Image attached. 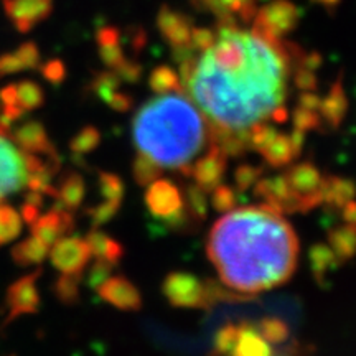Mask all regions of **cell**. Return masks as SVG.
Instances as JSON below:
<instances>
[{"mask_svg": "<svg viewBox=\"0 0 356 356\" xmlns=\"http://www.w3.org/2000/svg\"><path fill=\"white\" fill-rule=\"evenodd\" d=\"M215 43L180 63V83L213 129L248 132L270 119L287 96L293 43L269 42L218 20Z\"/></svg>", "mask_w": 356, "mask_h": 356, "instance_id": "cell-1", "label": "cell"}, {"mask_svg": "<svg viewBox=\"0 0 356 356\" xmlns=\"http://www.w3.org/2000/svg\"><path fill=\"white\" fill-rule=\"evenodd\" d=\"M299 251L296 231L266 203L222 213L207 243L222 286L246 297L286 284L296 273Z\"/></svg>", "mask_w": 356, "mask_h": 356, "instance_id": "cell-2", "label": "cell"}, {"mask_svg": "<svg viewBox=\"0 0 356 356\" xmlns=\"http://www.w3.org/2000/svg\"><path fill=\"white\" fill-rule=\"evenodd\" d=\"M132 136L139 152L188 175L191 162L210 140V126L190 97L175 91L142 104L134 115Z\"/></svg>", "mask_w": 356, "mask_h": 356, "instance_id": "cell-3", "label": "cell"}, {"mask_svg": "<svg viewBox=\"0 0 356 356\" xmlns=\"http://www.w3.org/2000/svg\"><path fill=\"white\" fill-rule=\"evenodd\" d=\"M299 20L300 10L296 3L291 0H273L261 10H256L251 32L269 42H277L291 33Z\"/></svg>", "mask_w": 356, "mask_h": 356, "instance_id": "cell-4", "label": "cell"}, {"mask_svg": "<svg viewBox=\"0 0 356 356\" xmlns=\"http://www.w3.org/2000/svg\"><path fill=\"white\" fill-rule=\"evenodd\" d=\"M162 292L173 307L200 310H210L213 307L207 280H200L190 273L168 274L162 282Z\"/></svg>", "mask_w": 356, "mask_h": 356, "instance_id": "cell-5", "label": "cell"}, {"mask_svg": "<svg viewBox=\"0 0 356 356\" xmlns=\"http://www.w3.org/2000/svg\"><path fill=\"white\" fill-rule=\"evenodd\" d=\"M284 178L291 190L300 198L304 213L314 210L322 204V173L314 163L302 162L286 170Z\"/></svg>", "mask_w": 356, "mask_h": 356, "instance_id": "cell-6", "label": "cell"}, {"mask_svg": "<svg viewBox=\"0 0 356 356\" xmlns=\"http://www.w3.org/2000/svg\"><path fill=\"white\" fill-rule=\"evenodd\" d=\"M26 184L24 152L0 137V202L19 191Z\"/></svg>", "mask_w": 356, "mask_h": 356, "instance_id": "cell-7", "label": "cell"}, {"mask_svg": "<svg viewBox=\"0 0 356 356\" xmlns=\"http://www.w3.org/2000/svg\"><path fill=\"white\" fill-rule=\"evenodd\" d=\"M48 254H50L51 264L61 274H81L91 259V251H89L86 239L68 238V236L58 239L50 248Z\"/></svg>", "mask_w": 356, "mask_h": 356, "instance_id": "cell-8", "label": "cell"}, {"mask_svg": "<svg viewBox=\"0 0 356 356\" xmlns=\"http://www.w3.org/2000/svg\"><path fill=\"white\" fill-rule=\"evenodd\" d=\"M254 197L279 213H304L300 198L291 190L284 175L259 178L254 184Z\"/></svg>", "mask_w": 356, "mask_h": 356, "instance_id": "cell-9", "label": "cell"}, {"mask_svg": "<svg viewBox=\"0 0 356 356\" xmlns=\"http://www.w3.org/2000/svg\"><path fill=\"white\" fill-rule=\"evenodd\" d=\"M40 270L25 275L8 287L6 296V305L8 309L6 323L19 318L20 315L35 314L40 309V293L37 289V279Z\"/></svg>", "mask_w": 356, "mask_h": 356, "instance_id": "cell-10", "label": "cell"}, {"mask_svg": "<svg viewBox=\"0 0 356 356\" xmlns=\"http://www.w3.org/2000/svg\"><path fill=\"white\" fill-rule=\"evenodd\" d=\"M228 157L216 144L210 142L207 154H203L197 162H191L188 177H193L200 188L211 193L213 188L222 184L226 175Z\"/></svg>", "mask_w": 356, "mask_h": 356, "instance_id": "cell-11", "label": "cell"}, {"mask_svg": "<svg viewBox=\"0 0 356 356\" xmlns=\"http://www.w3.org/2000/svg\"><path fill=\"white\" fill-rule=\"evenodd\" d=\"M145 204L155 218L163 221L185 208L180 188L170 180H160V178L147 186Z\"/></svg>", "mask_w": 356, "mask_h": 356, "instance_id": "cell-12", "label": "cell"}, {"mask_svg": "<svg viewBox=\"0 0 356 356\" xmlns=\"http://www.w3.org/2000/svg\"><path fill=\"white\" fill-rule=\"evenodd\" d=\"M32 236L43 243L47 248H51L58 239L63 238L74 228V218L71 211L58 204L44 215H40L32 225Z\"/></svg>", "mask_w": 356, "mask_h": 356, "instance_id": "cell-13", "label": "cell"}, {"mask_svg": "<svg viewBox=\"0 0 356 356\" xmlns=\"http://www.w3.org/2000/svg\"><path fill=\"white\" fill-rule=\"evenodd\" d=\"M3 8L13 26L26 33L50 15L53 0H3Z\"/></svg>", "mask_w": 356, "mask_h": 356, "instance_id": "cell-14", "label": "cell"}, {"mask_svg": "<svg viewBox=\"0 0 356 356\" xmlns=\"http://www.w3.org/2000/svg\"><path fill=\"white\" fill-rule=\"evenodd\" d=\"M10 137L22 152L43 155L48 159H56V149L48 139V134L44 127L37 121H26L20 127L12 129Z\"/></svg>", "mask_w": 356, "mask_h": 356, "instance_id": "cell-15", "label": "cell"}, {"mask_svg": "<svg viewBox=\"0 0 356 356\" xmlns=\"http://www.w3.org/2000/svg\"><path fill=\"white\" fill-rule=\"evenodd\" d=\"M157 26L160 35L170 43L172 48L191 47V29H193V24H191V20L185 13L162 6L157 15Z\"/></svg>", "mask_w": 356, "mask_h": 356, "instance_id": "cell-16", "label": "cell"}, {"mask_svg": "<svg viewBox=\"0 0 356 356\" xmlns=\"http://www.w3.org/2000/svg\"><path fill=\"white\" fill-rule=\"evenodd\" d=\"M96 291L99 292L102 300H106L108 304L119 310L134 312L139 310L142 307L140 292L137 291V287L132 282H129L126 277H122V275H115V277L111 275Z\"/></svg>", "mask_w": 356, "mask_h": 356, "instance_id": "cell-17", "label": "cell"}, {"mask_svg": "<svg viewBox=\"0 0 356 356\" xmlns=\"http://www.w3.org/2000/svg\"><path fill=\"white\" fill-rule=\"evenodd\" d=\"M198 10L211 12L218 20L251 22L256 15L257 0H191Z\"/></svg>", "mask_w": 356, "mask_h": 356, "instance_id": "cell-18", "label": "cell"}, {"mask_svg": "<svg viewBox=\"0 0 356 356\" xmlns=\"http://www.w3.org/2000/svg\"><path fill=\"white\" fill-rule=\"evenodd\" d=\"M273 345L262 338L257 327L251 322L239 323V337L231 356H273Z\"/></svg>", "mask_w": 356, "mask_h": 356, "instance_id": "cell-19", "label": "cell"}, {"mask_svg": "<svg viewBox=\"0 0 356 356\" xmlns=\"http://www.w3.org/2000/svg\"><path fill=\"white\" fill-rule=\"evenodd\" d=\"M346 113H348V99H346L341 79H337L328 91L327 97L320 99L318 114L328 126L337 129L343 122Z\"/></svg>", "mask_w": 356, "mask_h": 356, "instance_id": "cell-20", "label": "cell"}, {"mask_svg": "<svg viewBox=\"0 0 356 356\" xmlns=\"http://www.w3.org/2000/svg\"><path fill=\"white\" fill-rule=\"evenodd\" d=\"M119 38H121V35H119V30L114 29V26H102V29L97 30L96 35L102 63L113 70L118 68L126 60V55H124L121 47V40Z\"/></svg>", "mask_w": 356, "mask_h": 356, "instance_id": "cell-21", "label": "cell"}, {"mask_svg": "<svg viewBox=\"0 0 356 356\" xmlns=\"http://www.w3.org/2000/svg\"><path fill=\"white\" fill-rule=\"evenodd\" d=\"M84 195H86V185L78 172L66 173L56 188L58 203L68 211H76L81 207Z\"/></svg>", "mask_w": 356, "mask_h": 356, "instance_id": "cell-22", "label": "cell"}, {"mask_svg": "<svg viewBox=\"0 0 356 356\" xmlns=\"http://www.w3.org/2000/svg\"><path fill=\"white\" fill-rule=\"evenodd\" d=\"M259 154L264 157L266 162L274 168L287 165V163H291L292 160H296L300 155L296 150V147H293L291 136L282 132H277V136H275L269 144L262 147Z\"/></svg>", "mask_w": 356, "mask_h": 356, "instance_id": "cell-23", "label": "cell"}, {"mask_svg": "<svg viewBox=\"0 0 356 356\" xmlns=\"http://www.w3.org/2000/svg\"><path fill=\"white\" fill-rule=\"evenodd\" d=\"M86 243L89 246V251H91V256H95L96 259H102L113 266L119 264V261L122 259V244L114 241L113 238H109V236L102 233V231L92 229L91 233L86 236Z\"/></svg>", "mask_w": 356, "mask_h": 356, "instance_id": "cell-24", "label": "cell"}, {"mask_svg": "<svg viewBox=\"0 0 356 356\" xmlns=\"http://www.w3.org/2000/svg\"><path fill=\"white\" fill-rule=\"evenodd\" d=\"M355 197V185L348 178L327 177L322 184V203L332 208H343Z\"/></svg>", "mask_w": 356, "mask_h": 356, "instance_id": "cell-25", "label": "cell"}, {"mask_svg": "<svg viewBox=\"0 0 356 356\" xmlns=\"http://www.w3.org/2000/svg\"><path fill=\"white\" fill-rule=\"evenodd\" d=\"M355 225H346L333 228L328 233V246L332 248V251L335 252L338 261L345 262L353 257L355 254Z\"/></svg>", "mask_w": 356, "mask_h": 356, "instance_id": "cell-26", "label": "cell"}, {"mask_svg": "<svg viewBox=\"0 0 356 356\" xmlns=\"http://www.w3.org/2000/svg\"><path fill=\"white\" fill-rule=\"evenodd\" d=\"M48 251H50V248H47L43 243H40L37 238L32 236V238H26L17 244V246H13L12 259L15 264L22 267L42 264L44 257L48 256Z\"/></svg>", "mask_w": 356, "mask_h": 356, "instance_id": "cell-27", "label": "cell"}, {"mask_svg": "<svg viewBox=\"0 0 356 356\" xmlns=\"http://www.w3.org/2000/svg\"><path fill=\"white\" fill-rule=\"evenodd\" d=\"M309 261L312 274H314L315 280L320 284L323 282V279L327 277V274L330 273L333 267L340 264L335 252L327 244H315V246H312L309 252Z\"/></svg>", "mask_w": 356, "mask_h": 356, "instance_id": "cell-28", "label": "cell"}, {"mask_svg": "<svg viewBox=\"0 0 356 356\" xmlns=\"http://www.w3.org/2000/svg\"><path fill=\"white\" fill-rule=\"evenodd\" d=\"M149 86L157 95H165V92L184 91L180 83V76L172 70L170 66L160 65L155 68L149 76Z\"/></svg>", "mask_w": 356, "mask_h": 356, "instance_id": "cell-29", "label": "cell"}, {"mask_svg": "<svg viewBox=\"0 0 356 356\" xmlns=\"http://www.w3.org/2000/svg\"><path fill=\"white\" fill-rule=\"evenodd\" d=\"M256 327L262 338L273 346L286 343V341H289V338H291V328H289V325L282 318L264 317L256 323Z\"/></svg>", "mask_w": 356, "mask_h": 356, "instance_id": "cell-30", "label": "cell"}, {"mask_svg": "<svg viewBox=\"0 0 356 356\" xmlns=\"http://www.w3.org/2000/svg\"><path fill=\"white\" fill-rule=\"evenodd\" d=\"M185 193H186V202L184 203H185L186 211H188L191 221L200 226V222H203L208 216L207 191L202 190L197 184H195V185H186Z\"/></svg>", "mask_w": 356, "mask_h": 356, "instance_id": "cell-31", "label": "cell"}, {"mask_svg": "<svg viewBox=\"0 0 356 356\" xmlns=\"http://www.w3.org/2000/svg\"><path fill=\"white\" fill-rule=\"evenodd\" d=\"M132 175L134 180L137 181V185L149 186L152 181H155L162 175V167L157 162H154L150 157H147L145 154L139 152L137 157L134 159Z\"/></svg>", "mask_w": 356, "mask_h": 356, "instance_id": "cell-32", "label": "cell"}, {"mask_svg": "<svg viewBox=\"0 0 356 356\" xmlns=\"http://www.w3.org/2000/svg\"><path fill=\"white\" fill-rule=\"evenodd\" d=\"M79 282L81 274H61L53 286L56 299L65 305L76 304L79 300Z\"/></svg>", "mask_w": 356, "mask_h": 356, "instance_id": "cell-33", "label": "cell"}, {"mask_svg": "<svg viewBox=\"0 0 356 356\" xmlns=\"http://www.w3.org/2000/svg\"><path fill=\"white\" fill-rule=\"evenodd\" d=\"M22 231V218L8 204H0V246L13 241Z\"/></svg>", "mask_w": 356, "mask_h": 356, "instance_id": "cell-34", "label": "cell"}, {"mask_svg": "<svg viewBox=\"0 0 356 356\" xmlns=\"http://www.w3.org/2000/svg\"><path fill=\"white\" fill-rule=\"evenodd\" d=\"M239 337V323H226L215 337V348L210 356H231Z\"/></svg>", "mask_w": 356, "mask_h": 356, "instance_id": "cell-35", "label": "cell"}, {"mask_svg": "<svg viewBox=\"0 0 356 356\" xmlns=\"http://www.w3.org/2000/svg\"><path fill=\"white\" fill-rule=\"evenodd\" d=\"M101 142V134L96 127L92 126H86L79 131L76 136L73 137L70 142V149L73 150L74 154H89L99 145Z\"/></svg>", "mask_w": 356, "mask_h": 356, "instance_id": "cell-36", "label": "cell"}, {"mask_svg": "<svg viewBox=\"0 0 356 356\" xmlns=\"http://www.w3.org/2000/svg\"><path fill=\"white\" fill-rule=\"evenodd\" d=\"M97 185H99V191L102 198L108 202L122 203L124 198V184L118 175L109 172H101L99 178H97Z\"/></svg>", "mask_w": 356, "mask_h": 356, "instance_id": "cell-37", "label": "cell"}, {"mask_svg": "<svg viewBox=\"0 0 356 356\" xmlns=\"http://www.w3.org/2000/svg\"><path fill=\"white\" fill-rule=\"evenodd\" d=\"M92 91L96 96H99L102 101H108L115 91H119L121 86V78L114 73V71H104V73H97L92 79Z\"/></svg>", "mask_w": 356, "mask_h": 356, "instance_id": "cell-38", "label": "cell"}, {"mask_svg": "<svg viewBox=\"0 0 356 356\" xmlns=\"http://www.w3.org/2000/svg\"><path fill=\"white\" fill-rule=\"evenodd\" d=\"M277 132H279L277 129L269 126V124H266L264 121L254 124V126L249 127L248 131L249 149L257 150V152H259L262 147H266L275 136H277Z\"/></svg>", "mask_w": 356, "mask_h": 356, "instance_id": "cell-39", "label": "cell"}, {"mask_svg": "<svg viewBox=\"0 0 356 356\" xmlns=\"http://www.w3.org/2000/svg\"><path fill=\"white\" fill-rule=\"evenodd\" d=\"M211 195V204L218 213H228L236 208L238 204V197L236 191L228 185L220 184L216 188H213Z\"/></svg>", "mask_w": 356, "mask_h": 356, "instance_id": "cell-40", "label": "cell"}, {"mask_svg": "<svg viewBox=\"0 0 356 356\" xmlns=\"http://www.w3.org/2000/svg\"><path fill=\"white\" fill-rule=\"evenodd\" d=\"M264 168L262 167H256V165H249V163H243L234 170V184L236 188L239 191H246L254 186V184L259 180Z\"/></svg>", "mask_w": 356, "mask_h": 356, "instance_id": "cell-41", "label": "cell"}, {"mask_svg": "<svg viewBox=\"0 0 356 356\" xmlns=\"http://www.w3.org/2000/svg\"><path fill=\"white\" fill-rule=\"evenodd\" d=\"M119 208H121V203H114V202H108V200H104V202L96 204V207L89 208L88 215L91 218L92 226L97 228V226L106 225V222L113 220V218L118 215Z\"/></svg>", "mask_w": 356, "mask_h": 356, "instance_id": "cell-42", "label": "cell"}, {"mask_svg": "<svg viewBox=\"0 0 356 356\" xmlns=\"http://www.w3.org/2000/svg\"><path fill=\"white\" fill-rule=\"evenodd\" d=\"M320 114L315 113V111H309L297 106L292 113V121H293V127L300 129V131L309 132V131H315V129L320 127Z\"/></svg>", "mask_w": 356, "mask_h": 356, "instance_id": "cell-43", "label": "cell"}, {"mask_svg": "<svg viewBox=\"0 0 356 356\" xmlns=\"http://www.w3.org/2000/svg\"><path fill=\"white\" fill-rule=\"evenodd\" d=\"M113 264L109 262L102 261V259H96L95 264L89 267L88 273V286L92 289H97L102 282H106L111 277V270H113Z\"/></svg>", "mask_w": 356, "mask_h": 356, "instance_id": "cell-44", "label": "cell"}, {"mask_svg": "<svg viewBox=\"0 0 356 356\" xmlns=\"http://www.w3.org/2000/svg\"><path fill=\"white\" fill-rule=\"evenodd\" d=\"M216 33L211 29H202V26H193L191 29V47L195 51L202 53L215 43Z\"/></svg>", "mask_w": 356, "mask_h": 356, "instance_id": "cell-45", "label": "cell"}, {"mask_svg": "<svg viewBox=\"0 0 356 356\" xmlns=\"http://www.w3.org/2000/svg\"><path fill=\"white\" fill-rule=\"evenodd\" d=\"M293 84L300 89V91H315L318 86L317 74L312 70H307L304 66H297L293 71Z\"/></svg>", "mask_w": 356, "mask_h": 356, "instance_id": "cell-46", "label": "cell"}, {"mask_svg": "<svg viewBox=\"0 0 356 356\" xmlns=\"http://www.w3.org/2000/svg\"><path fill=\"white\" fill-rule=\"evenodd\" d=\"M25 65L19 56V53H3L0 55V78L7 76V74L19 73V71H24Z\"/></svg>", "mask_w": 356, "mask_h": 356, "instance_id": "cell-47", "label": "cell"}, {"mask_svg": "<svg viewBox=\"0 0 356 356\" xmlns=\"http://www.w3.org/2000/svg\"><path fill=\"white\" fill-rule=\"evenodd\" d=\"M17 53H19L22 61H24L25 70H35L40 66V50L33 42H26L24 44H20Z\"/></svg>", "mask_w": 356, "mask_h": 356, "instance_id": "cell-48", "label": "cell"}, {"mask_svg": "<svg viewBox=\"0 0 356 356\" xmlns=\"http://www.w3.org/2000/svg\"><path fill=\"white\" fill-rule=\"evenodd\" d=\"M114 73L121 78V81L137 83L142 76V66L139 63H134V61H129L126 58V60L114 70Z\"/></svg>", "mask_w": 356, "mask_h": 356, "instance_id": "cell-49", "label": "cell"}, {"mask_svg": "<svg viewBox=\"0 0 356 356\" xmlns=\"http://www.w3.org/2000/svg\"><path fill=\"white\" fill-rule=\"evenodd\" d=\"M43 76L51 83H61L66 78V68L60 60H51L47 65L42 66Z\"/></svg>", "mask_w": 356, "mask_h": 356, "instance_id": "cell-50", "label": "cell"}, {"mask_svg": "<svg viewBox=\"0 0 356 356\" xmlns=\"http://www.w3.org/2000/svg\"><path fill=\"white\" fill-rule=\"evenodd\" d=\"M106 102H108L109 108H113L114 111H119V113H126V111L131 109L132 104H134L132 97L126 95V92H121V91H115L114 95L111 96Z\"/></svg>", "mask_w": 356, "mask_h": 356, "instance_id": "cell-51", "label": "cell"}, {"mask_svg": "<svg viewBox=\"0 0 356 356\" xmlns=\"http://www.w3.org/2000/svg\"><path fill=\"white\" fill-rule=\"evenodd\" d=\"M273 356H305V348L299 341L293 340L292 343H282L279 345V348L273 351Z\"/></svg>", "mask_w": 356, "mask_h": 356, "instance_id": "cell-52", "label": "cell"}, {"mask_svg": "<svg viewBox=\"0 0 356 356\" xmlns=\"http://www.w3.org/2000/svg\"><path fill=\"white\" fill-rule=\"evenodd\" d=\"M300 108L309 109V111H315L318 113V106H320V97L315 95L314 91H302L299 96V104Z\"/></svg>", "mask_w": 356, "mask_h": 356, "instance_id": "cell-53", "label": "cell"}, {"mask_svg": "<svg viewBox=\"0 0 356 356\" xmlns=\"http://www.w3.org/2000/svg\"><path fill=\"white\" fill-rule=\"evenodd\" d=\"M355 210H356V208H355L353 200H351V202H348L343 208H341V211H343V221L348 222V225H355V221H356V211Z\"/></svg>", "mask_w": 356, "mask_h": 356, "instance_id": "cell-54", "label": "cell"}, {"mask_svg": "<svg viewBox=\"0 0 356 356\" xmlns=\"http://www.w3.org/2000/svg\"><path fill=\"white\" fill-rule=\"evenodd\" d=\"M312 2L318 3V6H323L325 8H328V10H333L338 3L341 2V0H312Z\"/></svg>", "mask_w": 356, "mask_h": 356, "instance_id": "cell-55", "label": "cell"}]
</instances>
